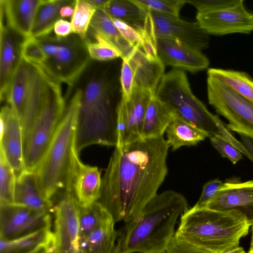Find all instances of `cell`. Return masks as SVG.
Segmentation results:
<instances>
[{
  "mask_svg": "<svg viewBox=\"0 0 253 253\" xmlns=\"http://www.w3.org/2000/svg\"><path fill=\"white\" fill-rule=\"evenodd\" d=\"M241 136L242 143L250 156V160L253 163V140L244 136Z\"/></svg>",
  "mask_w": 253,
  "mask_h": 253,
  "instance_id": "f6af8a7d",
  "label": "cell"
},
{
  "mask_svg": "<svg viewBox=\"0 0 253 253\" xmlns=\"http://www.w3.org/2000/svg\"><path fill=\"white\" fill-rule=\"evenodd\" d=\"M169 146L164 137L115 147L102 178L97 201L115 223L137 218L157 194L168 172Z\"/></svg>",
  "mask_w": 253,
  "mask_h": 253,
  "instance_id": "6da1fadb",
  "label": "cell"
},
{
  "mask_svg": "<svg viewBox=\"0 0 253 253\" xmlns=\"http://www.w3.org/2000/svg\"><path fill=\"white\" fill-rule=\"evenodd\" d=\"M252 226L239 211L193 207L181 216L175 235L211 253H222L239 246Z\"/></svg>",
  "mask_w": 253,
  "mask_h": 253,
  "instance_id": "3957f363",
  "label": "cell"
},
{
  "mask_svg": "<svg viewBox=\"0 0 253 253\" xmlns=\"http://www.w3.org/2000/svg\"><path fill=\"white\" fill-rule=\"evenodd\" d=\"M185 197L172 190L157 194L140 215L119 231L113 253H164L178 217L188 210Z\"/></svg>",
  "mask_w": 253,
  "mask_h": 253,
  "instance_id": "7a4b0ae2",
  "label": "cell"
},
{
  "mask_svg": "<svg viewBox=\"0 0 253 253\" xmlns=\"http://www.w3.org/2000/svg\"><path fill=\"white\" fill-rule=\"evenodd\" d=\"M157 38L174 40L200 51L210 44V35L196 22L182 20L179 17L149 11Z\"/></svg>",
  "mask_w": 253,
  "mask_h": 253,
  "instance_id": "5bb4252c",
  "label": "cell"
},
{
  "mask_svg": "<svg viewBox=\"0 0 253 253\" xmlns=\"http://www.w3.org/2000/svg\"><path fill=\"white\" fill-rule=\"evenodd\" d=\"M113 22L123 37L134 47L141 45L142 39L138 31L128 23L112 18Z\"/></svg>",
  "mask_w": 253,
  "mask_h": 253,
  "instance_id": "b9f144b4",
  "label": "cell"
},
{
  "mask_svg": "<svg viewBox=\"0 0 253 253\" xmlns=\"http://www.w3.org/2000/svg\"><path fill=\"white\" fill-rule=\"evenodd\" d=\"M79 155L75 149L64 192L71 193L80 205L87 207L98 201L102 178L97 167L84 164Z\"/></svg>",
  "mask_w": 253,
  "mask_h": 253,
  "instance_id": "9a60e30c",
  "label": "cell"
},
{
  "mask_svg": "<svg viewBox=\"0 0 253 253\" xmlns=\"http://www.w3.org/2000/svg\"><path fill=\"white\" fill-rule=\"evenodd\" d=\"M102 10L112 18L122 20L136 29L143 26L148 12L132 0H108Z\"/></svg>",
  "mask_w": 253,
  "mask_h": 253,
  "instance_id": "4dcf8cb0",
  "label": "cell"
},
{
  "mask_svg": "<svg viewBox=\"0 0 253 253\" xmlns=\"http://www.w3.org/2000/svg\"><path fill=\"white\" fill-rule=\"evenodd\" d=\"M209 138L212 145L220 155L228 159L233 164H236L242 159L243 154L241 152L220 135H212Z\"/></svg>",
  "mask_w": 253,
  "mask_h": 253,
  "instance_id": "f35d334b",
  "label": "cell"
},
{
  "mask_svg": "<svg viewBox=\"0 0 253 253\" xmlns=\"http://www.w3.org/2000/svg\"><path fill=\"white\" fill-rule=\"evenodd\" d=\"M223 182L218 179L211 180L204 186L201 196L194 206L197 208H206L216 194Z\"/></svg>",
  "mask_w": 253,
  "mask_h": 253,
  "instance_id": "7bdbcfd3",
  "label": "cell"
},
{
  "mask_svg": "<svg viewBox=\"0 0 253 253\" xmlns=\"http://www.w3.org/2000/svg\"><path fill=\"white\" fill-rule=\"evenodd\" d=\"M247 253H253V244H252Z\"/></svg>",
  "mask_w": 253,
  "mask_h": 253,
  "instance_id": "681fc988",
  "label": "cell"
},
{
  "mask_svg": "<svg viewBox=\"0 0 253 253\" xmlns=\"http://www.w3.org/2000/svg\"><path fill=\"white\" fill-rule=\"evenodd\" d=\"M112 220L113 219L110 213L98 202L87 207L79 204V241L98 227Z\"/></svg>",
  "mask_w": 253,
  "mask_h": 253,
  "instance_id": "1f68e13d",
  "label": "cell"
},
{
  "mask_svg": "<svg viewBox=\"0 0 253 253\" xmlns=\"http://www.w3.org/2000/svg\"><path fill=\"white\" fill-rule=\"evenodd\" d=\"M21 55L25 61L39 66L43 62L45 55L37 39L30 36L22 40Z\"/></svg>",
  "mask_w": 253,
  "mask_h": 253,
  "instance_id": "8d00e7d4",
  "label": "cell"
},
{
  "mask_svg": "<svg viewBox=\"0 0 253 253\" xmlns=\"http://www.w3.org/2000/svg\"><path fill=\"white\" fill-rule=\"evenodd\" d=\"M0 124V150L17 177L25 170L23 130L20 119L8 104L1 108Z\"/></svg>",
  "mask_w": 253,
  "mask_h": 253,
  "instance_id": "2e32d148",
  "label": "cell"
},
{
  "mask_svg": "<svg viewBox=\"0 0 253 253\" xmlns=\"http://www.w3.org/2000/svg\"><path fill=\"white\" fill-rule=\"evenodd\" d=\"M36 39L45 55L40 67L55 81L73 86L90 62L86 40L74 33L65 38L48 35Z\"/></svg>",
  "mask_w": 253,
  "mask_h": 253,
  "instance_id": "52a82bcc",
  "label": "cell"
},
{
  "mask_svg": "<svg viewBox=\"0 0 253 253\" xmlns=\"http://www.w3.org/2000/svg\"><path fill=\"white\" fill-rule=\"evenodd\" d=\"M175 115V113L159 99L154 94L151 97L146 111L141 138L154 139L163 137V135Z\"/></svg>",
  "mask_w": 253,
  "mask_h": 253,
  "instance_id": "d4e9b609",
  "label": "cell"
},
{
  "mask_svg": "<svg viewBox=\"0 0 253 253\" xmlns=\"http://www.w3.org/2000/svg\"><path fill=\"white\" fill-rule=\"evenodd\" d=\"M81 88L75 144L77 152L80 154L92 145L116 146L118 105L112 101L106 80L92 73Z\"/></svg>",
  "mask_w": 253,
  "mask_h": 253,
  "instance_id": "277c9868",
  "label": "cell"
},
{
  "mask_svg": "<svg viewBox=\"0 0 253 253\" xmlns=\"http://www.w3.org/2000/svg\"><path fill=\"white\" fill-rule=\"evenodd\" d=\"M96 10H102L108 0H87Z\"/></svg>",
  "mask_w": 253,
  "mask_h": 253,
  "instance_id": "7dc6e473",
  "label": "cell"
},
{
  "mask_svg": "<svg viewBox=\"0 0 253 253\" xmlns=\"http://www.w3.org/2000/svg\"><path fill=\"white\" fill-rule=\"evenodd\" d=\"M208 77L226 84L236 92L253 103V79L247 73L233 70L210 68Z\"/></svg>",
  "mask_w": 253,
  "mask_h": 253,
  "instance_id": "f546056e",
  "label": "cell"
},
{
  "mask_svg": "<svg viewBox=\"0 0 253 253\" xmlns=\"http://www.w3.org/2000/svg\"><path fill=\"white\" fill-rule=\"evenodd\" d=\"M135 71L127 58L123 59L121 73L122 98L128 100L132 95L134 84Z\"/></svg>",
  "mask_w": 253,
  "mask_h": 253,
  "instance_id": "ab89813d",
  "label": "cell"
},
{
  "mask_svg": "<svg viewBox=\"0 0 253 253\" xmlns=\"http://www.w3.org/2000/svg\"><path fill=\"white\" fill-rule=\"evenodd\" d=\"M222 253H246V252H245L243 248L238 246L235 248L228 250Z\"/></svg>",
  "mask_w": 253,
  "mask_h": 253,
  "instance_id": "c3c4849f",
  "label": "cell"
},
{
  "mask_svg": "<svg viewBox=\"0 0 253 253\" xmlns=\"http://www.w3.org/2000/svg\"><path fill=\"white\" fill-rule=\"evenodd\" d=\"M241 0H186L197 9V14H205L232 7Z\"/></svg>",
  "mask_w": 253,
  "mask_h": 253,
  "instance_id": "74e56055",
  "label": "cell"
},
{
  "mask_svg": "<svg viewBox=\"0 0 253 253\" xmlns=\"http://www.w3.org/2000/svg\"><path fill=\"white\" fill-rule=\"evenodd\" d=\"M16 33L0 22V98L5 101L13 78L21 60V43Z\"/></svg>",
  "mask_w": 253,
  "mask_h": 253,
  "instance_id": "d6986e66",
  "label": "cell"
},
{
  "mask_svg": "<svg viewBox=\"0 0 253 253\" xmlns=\"http://www.w3.org/2000/svg\"><path fill=\"white\" fill-rule=\"evenodd\" d=\"M165 132L166 141L173 151L182 146L196 145L210 137L208 133L187 122L176 113Z\"/></svg>",
  "mask_w": 253,
  "mask_h": 253,
  "instance_id": "4316f807",
  "label": "cell"
},
{
  "mask_svg": "<svg viewBox=\"0 0 253 253\" xmlns=\"http://www.w3.org/2000/svg\"><path fill=\"white\" fill-rule=\"evenodd\" d=\"M55 237L51 226L13 239H0V253H53Z\"/></svg>",
  "mask_w": 253,
  "mask_h": 253,
  "instance_id": "7402d4cb",
  "label": "cell"
},
{
  "mask_svg": "<svg viewBox=\"0 0 253 253\" xmlns=\"http://www.w3.org/2000/svg\"><path fill=\"white\" fill-rule=\"evenodd\" d=\"M82 89L78 88L66 105L61 122L38 166L34 171L38 186L47 200L67 185L76 149L77 117Z\"/></svg>",
  "mask_w": 253,
  "mask_h": 253,
  "instance_id": "5b68a950",
  "label": "cell"
},
{
  "mask_svg": "<svg viewBox=\"0 0 253 253\" xmlns=\"http://www.w3.org/2000/svg\"><path fill=\"white\" fill-rule=\"evenodd\" d=\"M72 0H41L31 31V36L39 38L50 35L55 23L61 18L60 11L65 5H75Z\"/></svg>",
  "mask_w": 253,
  "mask_h": 253,
  "instance_id": "83f0119b",
  "label": "cell"
},
{
  "mask_svg": "<svg viewBox=\"0 0 253 253\" xmlns=\"http://www.w3.org/2000/svg\"><path fill=\"white\" fill-rule=\"evenodd\" d=\"M157 50L164 65L196 73L207 69L210 61L202 51L180 42L165 38H157Z\"/></svg>",
  "mask_w": 253,
  "mask_h": 253,
  "instance_id": "ac0fdd59",
  "label": "cell"
},
{
  "mask_svg": "<svg viewBox=\"0 0 253 253\" xmlns=\"http://www.w3.org/2000/svg\"><path fill=\"white\" fill-rule=\"evenodd\" d=\"M94 42L86 40V47L90 59L98 61H106L121 57L119 51L99 35L89 33Z\"/></svg>",
  "mask_w": 253,
  "mask_h": 253,
  "instance_id": "e575fe53",
  "label": "cell"
},
{
  "mask_svg": "<svg viewBox=\"0 0 253 253\" xmlns=\"http://www.w3.org/2000/svg\"><path fill=\"white\" fill-rule=\"evenodd\" d=\"M209 103L228 122L227 128L253 140V103L222 83L208 77Z\"/></svg>",
  "mask_w": 253,
  "mask_h": 253,
  "instance_id": "9c48e42d",
  "label": "cell"
},
{
  "mask_svg": "<svg viewBox=\"0 0 253 253\" xmlns=\"http://www.w3.org/2000/svg\"><path fill=\"white\" fill-rule=\"evenodd\" d=\"M206 208L219 211H239L252 224L253 228V180L223 183Z\"/></svg>",
  "mask_w": 253,
  "mask_h": 253,
  "instance_id": "e0dca14e",
  "label": "cell"
},
{
  "mask_svg": "<svg viewBox=\"0 0 253 253\" xmlns=\"http://www.w3.org/2000/svg\"><path fill=\"white\" fill-rule=\"evenodd\" d=\"M66 105L60 83L48 76L41 110L24 148L26 170L34 171L38 166L61 122Z\"/></svg>",
  "mask_w": 253,
  "mask_h": 253,
  "instance_id": "ba28073f",
  "label": "cell"
},
{
  "mask_svg": "<svg viewBox=\"0 0 253 253\" xmlns=\"http://www.w3.org/2000/svg\"><path fill=\"white\" fill-rule=\"evenodd\" d=\"M110 220L98 227L86 237L79 241L80 253H113L119 231Z\"/></svg>",
  "mask_w": 253,
  "mask_h": 253,
  "instance_id": "f1b7e54d",
  "label": "cell"
},
{
  "mask_svg": "<svg viewBox=\"0 0 253 253\" xmlns=\"http://www.w3.org/2000/svg\"><path fill=\"white\" fill-rule=\"evenodd\" d=\"M164 253H211L176 236L175 234Z\"/></svg>",
  "mask_w": 253,
  "mask_h": 253,
  "instance_id": "60d3db41",
  "label": "cell"
},
{
  "mask_svg": "<svg viewBox=\"0 0 253 253\" xmlns=\"http://www.w3.org/2000/svg\"><path fill=\"white\" fill-rule=\"evenodd\" d=\"M41 0H0V16L6 25L23 39L31 36L35 15Z\"/></svg>",
  "mask_w": 253,
  "mask_h": 253,
  "instance_id": "ffe728a7",
  "label": "cell"
},
{
  "mask_svg": "<svg viewBox=\"0 0 253 253\" xmlns=\"http://www.w3.org/2000/svg\"><path fill=\"white\" fill-rule=\"evenodd\" d=\"M53 31L58 38H65L73 33L71 22L62 18L55 23Z\"/></svg>",
  "mask_w": 253,
  "mask_h": 253,
  "instance_id": "ee69618b",
  "label": "cell"
},
{
  "mask_svg": "<svg viewBox=\"0 0 253 253\" xmlns=\"http://www.w3.org/2000/svg\"><path fill=\"white\" fill-rule=\"evenodd\" d=\"M135 71L134 84L155 94L164 76L165 65L160 59L152 60L144 53L140 45L135 46L126 57Z\"/></svg>",
  "mask_w": 253,
  "mask_h": 253,
  "instance_id": "44dd1931",
  "label": "cell"
},
{
  "mask_svg": "<svg viewBox=\"0 0 253 253\" xmlns=\"http://www.w3.org/2000/svg\"><path fill=\"white\" fill-rule=\"evenodd\" d=\"M74 10V6L67 5L63 6L60 11V15L61 18H67L72 17Z\"/></svg>",
  "mask_w": 253,
  "mask_h": 253,
  "instance_id": "bcb514c9",
  "label": "cell"
},
{
  "mask_svg": "<svg viewBox=\"0 0 253 253\" xmlns=\"http://www.w3.org/2000/svg\"><path fill=\"white\" fill-rule=\"evenodd\" d=\"M13 203L48 212L54 207L53 201L46 199L39 188L35 172L26 169L16 177Z\"/></svg>",
  "mask_w": 253,
  "mask_h": 253,
  "instance_id": "603a6c76",
  "label": "cell"
},
{
  "mask_svg": "<svg viewBox=\"0 0 253 253\" xmlns=\"http://www.w3.org/2000/svg\"><path fill=\"white\" fill-rule=\"evenodd\" d=\"M52 211L56 240L53 253H80L77 201L71 193L64 192Z\"/></svg>",
  "mask_w": 253,
  "mask_h": 253,
  "instance_id": "7c38bea8",
  "label": "cell"
},
{
  "mask_svg": "<svg viewBox=\"0 0 253 253\" xmlns=\"http://www.w3.org/2000/svg\"><path fill=\"white\" fill-rule=\"evenodd\" d=\"M51 226L49 212L15 203H0V239L19 238Z\"/></svg>",
  "mask_w": 253,
  "mask_h": 253,
  "instance_id": "8fae6325",
  "label": "cell"
},
{
  "mask_svg": "<svg viewBox=\"0 0 253 253\" xmlns=\"http://www.w3.org/2000/svg\"><path fill=\"white\" fill-rule=\"evenodd\" d=\"M36 64L22 59L13 78L6 101L18 116L22 118L32 85Z\"/></svg>",
  "mask_w": 253,
  "mask_h": 253,
  "instance_id": "cb8c5ba5",
  "label": "cell"
},
{
  "mask_svg": "<svg viewBox=\"0 0 253 253\" xmlns=\"http://www.w3.org/2000/svg\"><path fill=\"white\" fill-rule=\"evenodd\" d=\"M196 22L209 35L253 32V13L247 10L244 0L231 7L205 14H197Z\"/></svg>",
  "mask_w": 253,
  "mask_h": 253,
  "instance_id": "4fadbf2b",
  "label": "cell"
},
{
  "mask_svg": "<svg viewBox=\"0 0 253 253\" xmlns=\"http://www.w3.org/2000/svg\"><path fill=\"white\" fill-rule=\"evenodd\" d=\"M154 94L134 85L128 100L121 98L117 107V141L119 147L141 139L143 121L147 106Z\"/></svg>",
  "mask_w": 253,
  "mask_h": 253,
  "instance_id": "30bf717a",
  "label": "cell"
},
{
  "mask_svg": "<svg viewBox=\"0 0 253 253\" xmlns=\"http://www.w3.org/2000/svg\"><path fill=\"white\" fill-rule=\"evenodd\" d=\"M88 30L89 33L99 35L113 45L120 52L122 59L127 57L134 48L121 34L112 18L102 10H96Z\"/></svg>",
  "mask_w": 253,
  "mask_h": 253,
  "instance_id": "484cf974",
  "label": "cell"
},
{
  "mask_svg": "<svg viewBox=\"0 0 253 253\" xmlns=\"http://www.w3.org/2000/svg\"><path fill=\"white\" fill-rule=\"evenodd\" d=\"M16 179L13 168L0 150V203H13Z\"/></svg>",
  "mask_w": 253,
  "mask_h": 253,
  "instance_id": "836d02e7",
  "label": "cell"
},
{
  "mask_svg": "<svg viewBox=\"0 0 253 253\" xmlns=\"http://www.w3.org/2000/svg\"><path fill=\"white\" fill-rule=\"evenodd\" d=\"M96 10L87 0H76L71 20L73 33L86 40L89 25Z\"/></svg>",
  "mask_w": 253,
  "mask_h": 253,
  "instance_id": "d6a6232c",
  "label": "cell"
},
{
  "mask_svg": "<svg viewBox=\"0 0 253 253\" xmlns=\"http://www.w3.org/2000/svg\"><path fill=\"white\" fill-rule=\"evenodd\" d=\"M155 94L178 116L208 133L210 137L219 135L220 119L193 93L186 74L182 70L174 69L165 74Z\"/></svg>",
  "mask_w": 253,
  "mask_h": 253,
  "instance_id": "8992f818",
  "label": "cell"
},
{
  "mask_svg": "<svg viewBox=\"0 0 253 253\" xmlns=\"http://www.w3.org/2000/svg\"><path fill=\"white\" fill-rule=\"evenodd\" d=\"M146 11L156 12L179 17V12L186 3V0H132Z\"/></svg>",
  "mask_w": 253,
  "mask_h": 253,
  "instance_id": "d590c367",
  "label": "cell"
}]
</instances>
